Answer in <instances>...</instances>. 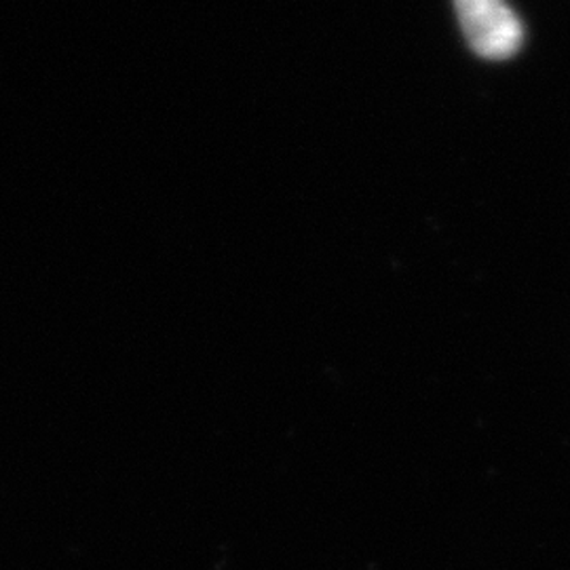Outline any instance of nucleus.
I'll use <instances>...</instances> for the list:
<instances>
[{
	"label": "nucleus",
	"mask_w": 570,
	"mask_h": 570,
	"mask_svg": "<svg viewBox=\"0 0 570 570\" xmlns=\"http://www.w3.org/2000/svg\"><path fill=\"white\" fill-rule=\"evenodd\" d=\"M454 7L475 56L508 60L522 49L524 26L508 0H454Z\"/></svg>",
	"instance_id": "f257e3e1"
}]
</instances>
